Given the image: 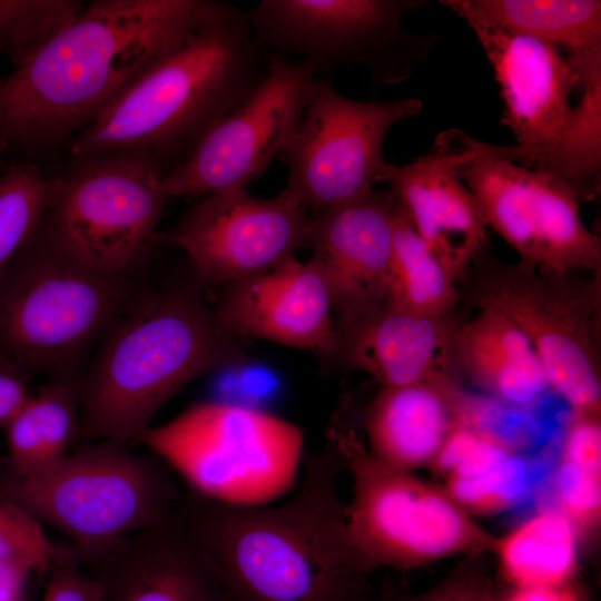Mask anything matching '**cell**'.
I'll use <instances>...</instances> for the list:
<instances>
[{"label":"cell","instance_id":"obj_1","mask_svg":"<svg viewBox=\"0 0 601 601\" xmlns=\"http://www.w3.org/2000/svg\"><path fill=\"white\" fill-rule=\"evenodd\" d=\"M233 7L211 0L91 1L62 33L0 79V155L73 138Z\"/></svg>","mask_w":601,"mask_h":601},{"label":"cell","instance_id":"obj_2","mask_svg":"<svg viewBox=\"0 0 601 601\" xmlns=\"http://www.w3.org/2000/svg\"><path fill=\"white\" fill-rule=\"evenodd\" d=\"M344 459L327 433L305 455L283 502L240 506L188 489L177 516L219 569L236 601H362L370 572L351 539L338 482Z\"/></svg>","mask_w":601,"mask_h":601},{"label":"cell","instance_id":"obj_3","mask_svg":"<svg viewBox=\"0 0 601 601\" xmlns=\"http://www.w3.org/2000/svg\"><path fill=\"white\" fill-rule=\"evenodd\" d=\"M234 334L189 286L139 290L78 377L75 439L140 442L161 407L210 372L248 361Z\"/></svg>","mask_w":601,"mask_h":601},{"label":"cell","instance_id":"obj_4","mask_svg":"<svg viewBox=\"0 0 601 601\" xmlns=\"http://www.w3.org/2000/svg\"><path fill=\"white\" fill-rule=\"evenodd\" d=\"M268 52L247 12L233 7L166 57L70 142L73 160L115 154L155 161L166 175L239 107L267 75Z\"/></svg>","mask_w":601,"mask_h":601},{"label":"cell","instance_id":"obj_5","mask_svg":"<svg viewBox=\"0 0 601 601\" xmlns=\"http://www.w3.org/2000/svg\"><path fill=\"white\" fill-rule=\"evenodd\" d=\"M139 290L131 273L102 272L66 253L43 218L0 284V352L23 375L79 376Z\"/></svg>","mask_w":601,"mask_h":601},{"label":"cell","instance_id":"obj_6","mask_svg":"<svg viewBox=\"0 0 601 601\" xmlns=\"http://www.w3.org/2000/svg\"><path fill=\"white\" fill-rule=\"evenodd\" d=\"M183 491L158 456L128 444L79 445L41 472L0 481V497L68 540L79 561L174 516Z\"/></svg>","mask_w":601,"mask_h":601},{"label":"cell","instance_id":"obj_7","mask_svg":"<svg viewBox=\"0 0 601 601\" xmlns=\"http://www.w3.org/2000/svg\"><path fill=\"white\" fill-rule=\"evenodd\" d=\"M139 443L178 474L186 489L240 506L287 495L305 457L304 433L294 423L256 407L211 401L152 425Z\"/></svg>","mask_w":601,"mask_h":601},{"label":"cell","instance_id":"obj_8","mask_svg":"<svg viewBox=\"0 0 601 601\" xmlns=\"http://www.w3.org/2000/svg\"><path fill=\"white\" fill-rule=\"evenodd\" d=\"M469 269L476 272L471 299L510 318L528 337L550 388L573 412L600 413V274L578 278L520 259L497 260L483 247Z\"/></svg>","mask_w":601,"mask_h":601},{"label":"cell","instance_id":"obj_9","mask_svg":"<svg viewBox=\"0 0 601 601\" xmlns=\"http://www.w3.org/2000/svg\"><path fill=\"white\" fill-rule=\"evenodd\" d=\"M327 433L352 474L348 530L370 571L418 565L495 545L447 492L375 459L344 410L333 417Z\"/></svg>","mask_w":601,"mask_h":601},{"label":"cell","instance_id":"obj_10","mask_svg":"<svg viewBox=\"0 0 601 601\" xmlns=\"http://www.w3.org/2000/svg\"><path fill=\"white\" fill-rule=\"evenodd\" d=\"M426 0H262L248 20L270 53L303 60L316 71L364 65L377 86L408 79L439 41L403 24Z\"/></svg>","mask_w":601,"mask_h":601},{"label":"cell","instance_id":"obj_11","mask_svg":"<svg viewBox=\"0 0 601 601\" xmlns=\"http://www.w3.org/2000/svg\"><path fill=\"white\" fill-rule=\"evenodd\" d=\"M164 174L151 159L115 154L75 160L60 176L45 223L56 243L79 262L127 274L156 237L166 198Z\"/></svg>","mask_w":601,"mask_h":601},{"label":"cell","instance_id":"obj_12","mask_svg":"<svg viewBox=\"0 0 601 601\" xmlns=\"http://www.w3.org/2000/svg\"><path fill=\"white\" fill-rule=\"evenodd\" d=\"M422 107L417 98L349 99L315 76L299 126L280 155L286 188L313 216L371 194L391 166L382 152L387 132Z\"/></svg>","mask_w":601,"mask_h":601},{"label":"cell","instance_id":"obj_13","mask_svg":"<svg viewBox=\"0 0 601 601\" xmlns=\"http://www.w3.org/2000/svg\"><path fill=\"white\" fill-rule=\"evenodd\" d=\"M457 177L476 197L487 226L520 259L558 273H600L601 242L580 215V199L558 178L469 150Z\"/></svg>","mask_w":601,"mask_h":601},{"label":"cell","instance_id":"obj_14","mask_svg":"<svg viewBox=\"0 0 601 601\" xmlns=\"http://www.w3.org/2000/svg\"><path fill=\"white\" fill-rule=\"evenodd\" d=\"M315 76L309 63L270 53L257 89L217 122L183 164L162 176L165 198H203L247 188L295 135Z\"/></svg>","mask_w":601,"mask_h":601},{"label":"cell","instance_id":"obj_15","mask_svg":"<svg viewBox=\"0 0 601 601\" xmlns=\"http://www.w3.org/2000/svg\"><path fill=\"white\" fill-rule=\"evenodd\" d=\"M309 213L285 188L270 198L230 188L200 198L165 238L201 282L227 285L276 267L305 247Z\"/></svg>","mask_w":601,"mask_h":601},{"label":"cell","instance_id":"obj_16","mask_svg":"<svg viewBox=\"0 0 601 601\" xmlns=\"http://www.w3.org/2000/svg\"><path fill=\"white\" fill-rule=\"evenodd\" d=\"M440 3L475 33L493 68L504 102L503 124L516 146L536 150L552 145L568 124L571 95L581 87L577 70L559 48L486 20L461 0Z\"/></svg>","mask_w":601,"mask_h":601},{"label":"cell","instance_id":"obj_17","mask_svg":"<svg viewBox=\"0 0 601 601\" xmlns=\"http://www.w3.org/2000/svg\"><path fill=\"white\" fill-rule=\"evenodd\" d=\"M80 563L95 578L101 601H236L177 512Z\"/></svg>","mask_w":601,"mask_h":601},{"label":"cell","instance_id":"obj_18","mask_svg":"<svg viewBox=\"0 0 601 601\" xmlns=\"http://www.w3.org/2000/svg\"><path fill=\"white\" fill-rule=\"evenodd\" d=\"M395 195L373 190L309 216L305 247L328 288L334 321L385 304L394 239Z\"/></svg>","mask_w":601,"mask_h":601},{"label":"cell","instance_id":"obj_19","mask_svg":"<svg viewBox=\"0 0 601 601\" xmlns=\"http://www.w3.org/2000/svg\"><path fill=\"white\" fill-rule=\"evenodd\" d=\"M465 158L470 157L459 148L450 129L414 161L391 164L383 178L417 235L457 283L485 247L487 227L476 197L456 175L457 164Z\"/></svg>","mask_w":601,"mask_h":601},{"label":"cell","instance_id":"obj_20","mask_svg":"<svg viewBox=\"0 0 601 601\" xmlns=\"http://www.w3.org/2000/svg\"><path fill=\"white\" fill-rule=\"evenodd\" d=\"M242 338L322 353L331 343L334 311L317 267L287 258L265 273L225 285L214 308Z\"/></svg>","mask_w":601,"mask_h":601},{"label":"cell","instance_id":"obj_21","mask_svg":"<svg viewBox=\"0 0 601 601\" xmlns=\"http://www.w3.org/2000/svg\"><path fill=\"white\" fill-rule=\"evenodd\" d=\"M456 327L451 315L420 316L383 304L334 321L332 341L318 355L328 365L367 373L383 387L410 385L447 373Z\"/></svg>","mask_w":601,"mask_h":601},{"label":"cell","instance_id":"obj_22","mask_svg":"<svg viewBox=\"0 0 601 601\" xmlns=\"http://www.w3.org/2000/svg\"><path fill=\"white\" fill-rule=\"evenodd\" d=\"M463 402L447 373L382 387L367 411L366 447L384 464L408 472L433 462L457 424Z\"/></svg>","mask_w":601,"mask_h":601},{"label":"cell","instance_id":"obj_23","mask_svg":"<svg viewBox=\"0 0 601 601\" xmlns=\"http://www.w3.org/2000/svg\"><path fill=\"white\" fill-rule=\"evenodd\" d=\"M477 311L455 329L454 364L497 402L525 410L534 406L551 390L534 347L501 312Z\"/></svg>","mask_w":601,"mask_h":601},{"label":"cell","instance_id":"obj_24","mask_svg":"<svg viewBox=\"0 0 601 601\" xmlns=\"http://www.w3.org/2000/svg\"><path fill=\"white\" fill-rule=\"evenodd\" d=\"M580 91L568 124L549 147L530 150L472 139V149L549 174L568 185L580 201L593 199L601 183V66L581 75Z\"/></svg>","mask_w":601,"mask_h":601},{"label":"cell","instance_id":"obj_25","mask_svg":"<svg viewBox=\"0 0 601 601\" xmlns=\"http://www.w3.org/2000/svg\"><path fill=\"white\" fill-rule=\"evenodd\" d=\"M78 377L49 378L4 426L8 472L31 475L69 453L79 424Z\"/></svg>","mask_w":601,"mask_h":601},{"label":"cell","instance_id":"obj_26","mask_svg":"<svg viewBox=\"0 0 601 601\" xmlns=\"http://www.w3.org/2000/svg\"><path fill=\"white\" fill-rule=\"evenodd\" d=\"M473 13L568 51L569 60L601 55L599 0H461Z\"/></svg>","mask_w":601,"mask_h":601},{"label":"cell","instance_id":"obj_27","mask_svg":"<svg viewBox=\"0 0 601 601\" xmlns=\"http://www.w3.org/2000/svg\"><path fill=\"white\" fill-rule=\"evenodd\" d=\"M456 284L396 199L385 305L420 316H450L459 300Z\"/></svg>","mask_w":601,"mask_h":601},{"label":"cell","instance_id":"obj_28","mask_svg":"<svg viewBox=\"0 0 601 601\" xmlns=\"http://www.w3.org/2000/svg\"><path fill=\"white\" fill-rule=\"evenodd\" d=\"M494 546L504 574L519 589L562 587L577 566L575 524L562 511L531 518Z\"/></svg>","mask_w":601,"mask_h":601},{"label":"cell","instance_id":"obj_29","mask_svg":"<svg viewBox=\"0 0 601 601\" xmlns=\"http://www.w3.org/2000/svg\"><path fill=\"white\" fill-rule=\"evenodd\" d=\"M59 179L29 161L0 167V284L48 214Z\"/></svg>","mask_w":601,"mask_h":601},{"label":"cell","instance_id":"obj_30","mask_svg":"<svg viewBox=\"0 0 601 601\" xmlns=\"http://www.w3.org/2000/svg\"><path fill=\"white\" fill-rule=\"evenodd\" d=\"M76 0H0V52L19 67L71 26L83 9Z\"/></svg>","mask_w":601,"mask_h":601},{"label":"cell","instance_id":"obj_31","mask_svg":"<svg viewBox=\"0 0 601 601\" xmlns=\"http://www.w3.org/2000/svg\"><path fill=\"white\" fill-rule=\"evenodd\" d=\"M538 467L516 453L491 471L473 477L450 476L449 495L461 506L493 512L523 500L534 485Z\"/></svg>","mask_w":601,"mask_h":601},{"label":"cell","instance_id":"obj_32","mask_svg":"<svg viewBox=\"0 0 601 601\" xmlns=\"http://www.w3.org/2000/svg\"><path fill=\"white\" fill-rule=\"evenodd\" d=\"M45 526L18 504L0 497V560L32 573H47L59 553Z\"/></svg>","mask_w":601,"mask_h":601},{"label":"cell","instance_id":"obj_33","mask_svg":"<svg viewBox=\"0 0 601 601\" xmlns=\"http://www.w3.org/2000/svg\"><path fill=\"white\" fill-rule=\"evenodd\" d=\"M512 453L493 436L460 418L433 462L450 476L473 477L491 471Z\"/></svg>","mask_w":601,"mask_h":601},{"label":"cell","instance_id":"obj_34","mask_svg":"<svg viewBox=\"0 0 601 601\" xmlns=\"http://www.w3.org/2000/svg\"><path fill=\"white\" fill-rule=\"evenodd\" d=\"M562 512L577 525L597 522L601 510L600 472L562 459L555 472Z\"/></svg>","mask_w":601,"mask_h":601},{"label":"cell","instance_id":"obj_35","mask_svg":"<svg viewBox=\"0 0 601 601\" xmlns=\"http://www.w3.org/2000/svg\"><path fill=\"white\" fill-rule=\"evenodd\" d=\"M48 574V582L39 601H101L95 578L82 566L68 542L60 544Z\"/></svg>","mask_w":601,"mask_h":601},{"label":"cell","instance_id":"obj_36","mask_svg":"<svg viewBox=\"0 0 601 601\" xmlns=\"http://www.w3.org/2000/svg\"><path fill=\"white\" fill-rule=\"evenodd\" d=\"M563 441V457L587 469L600 472V413L573 412Z\"/></svg>","mask_w":601,"mask_h":601},{"label":"cell","instance_id":"obj_37","mask_svg":"<svg viewBox=\"0 0 601 601\" xmlns=\"http://www.w3.org/2000/svg\"><path fill=\"white\" fill-rule=\"evenodd\" d=\"M31 395L23 376L0 372V425L6 426Z\"/></svg>","mask_w":601,"mask_h":601},{"label":"cell","instance_id":"obj_38","mask_svg":"<svg viewBox=\"0 0 601 601\" xmlns=\"http://www.w3.org/2000/svg\"><path fill=\"white\" fill-rule=\"evenodd\" d=\"M410 601H494L490 590L472 580H455L426 597Z\"/></svg>","mask_w":601,"mask_h":601},{"label":"cell","instance_id":"obj_39","mask_svg":"<svg viewBox=\"0 0 601 601\" xmlns=\"http://www.w3.org/2000/svg\"><path fill=\"white\" fill-rule=\"evenodd\" d=\"M30 574L14 563L0 560V601H22Z\"/></svg>","mask_w":601,"mask_h":601},{"label":"cell","instance_id":"obj_40","mask_svg":"<svg viewBox=\"0 0 601 601\" xmlns=\"http://www.w3.org/2000/svg\"><path fill=\"white\" fill-rule=\"evenodd\" d=\"M508 601H578V599L562 587H542L519 589Z\"/></svg>","mask_w":601,"mask_h":601},{"label":"cell","instance_id":"obj_41","mask_svg":"<svg viewBox=\"0 0 601 601\" xmlns=\"http://www.w3.org/2000/svg\"><path fill=\"white\" fill-rule=\"evenodd\" d=\"M0 372L13 373L23 376V373L0 352Z\"/></svg>","mask_w":601,"mask_h":601}]
</instances>
